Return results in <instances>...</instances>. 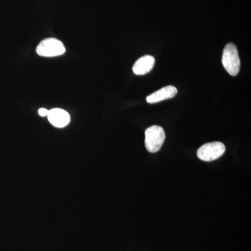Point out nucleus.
I'll return each mask as SVG.
<instances>
[{"label": "nucleus", "instance_id": "obj_8", "mask_svg": "<svg viewBox=\"0 0 251 251\" xmlns=\"http://www.w3.org/2000/svg\"><path fill=\"white\" fill-rule=\"evenodd\" d=\"M49 110H48L46 108H41L39 110V115H41V117H46L48 116V114H49Z\"/></svg>", "mask_w": 251, "mask_h": 251}, {"label": "nucleus", "instance_id": "obj_4", "mask_svg": "<svg viewBox=\"0 0 251 251\" xmlns=\"http://www.w3.org/2000/svg\"><path fill=\"white\" fill-rule=\"evenodd\" d=\"M226 151V147L221 142H213L202 145L197 151V156L203 161L209 162L218 159Z\"/></svg>", "mask_w": 251, "mask_h": 251}, {"label": "nucleus", "instance_id": "obj_1", "mask_svg": "<svg viewBox=\"0 0 251 251\" xmlns=\"http://www.w3.org/2000/svg\"><path fill=\"white\" fill-rule=\"evenodd\" d=\"M222 64L226 72L232 76H236L240 70V59L237 46L229 43L225 47L222 56Z\"/></svg>", "mask_w": 251, "mask_h": 251}, {"label": "nucleus", "instance_id": "obj_6", "mask_svg": "<svg viewBox=\"0 0 251 251\" xmlns=\"http://www.w3.org/2000/svg\"><path fill=\"white\" fill-rule=\"evenodd\" d=\"M47 117L49 122L57 128H63L70 122L69 114L62 109L54 108L49 110Z\"/></svg>", "mask_w": 251, "mask_h": 251}, {"label": "nucleus", "instance_id": "obj_2", "mask_svg": "<svg viewBox=\"0 0 251 251\" xmlns=\"http://www.w3.org/2000/svg\"><path fill=\"white\" fill-rule=\"evenodd\" d=\"M166 140L164 130L159 126H151L145 130V148L151 153L161 150Z\"/></svg>", "mask_w": 251, "mask_h": 251}, {"label": "nucleus", "instance_id": "obj_7", "mask_svg": "<svg viewBox=\"0 0 251 251\" xmlns=\"http://www.w3.org/2000/svg\"><path fill=\"white\" fill-rule=\"evenodd\" d=\"M155 64V58L151 55H145L135 62L133 72L138 75H145L152 70Z\"/></svg>", "mask_w": 251, "mask_h": 251}, {"label": "nucleus", "instance_id": "obj_3", "mask_svg": "<svg viewBox=\"0 0 251 251\" xmlns=\"http://www.w3.org/2000/svg\"><path fill=\"white\" fill-rule=\"evenodd\" d=\"M65 51V47L62 41L54 38L44 39L36 48V52L41 57H57L62 55Z\"/></svg>", "mask_w": 251, "mask_h": 251}, {"label": "nucleus", "instance_id": "obj_5", "mask_svg": "<svg viewBox=\"0 0 251 251\" xmlns=\"http://www.w3.org/2000/svg\"><path fill=\"white\" fill-rule=\"evenodd\" d=\"M177 94V89L173 85L163 87L147 97V102L149 103H156L166 99L174 98Z\"/></svg>", "mask_w": 251, "mask_h": 251}]
</instances>
